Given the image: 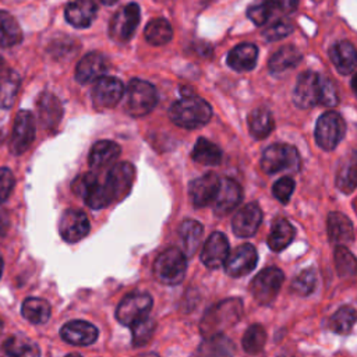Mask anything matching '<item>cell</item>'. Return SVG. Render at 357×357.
Wrapping results in <instances>:
<instances>
[{
  "label": "cell",
  "mask_w": 357,
  "mask_h": 357,
  "mask_svg": "<svg viewBox=\"0 0 357 357\" xmlns=\"http://www.w3.org/2000/svg\"><path fill=\"white\" fill-rule=\"evenodd\" d=\"M293 102L300 109H310L315 105L333 107L337 105V93L329 78L314 71H304L297 78Z\"/></svg>",
  "instance_id": "6da1fadb"
},
{
  "label": "cell",
  "mask_w": 357,
  "mask_h": 357,
  "mask_svg": "<svg viewBox=\"0 0 357 357\" xmlns=\"http://www.w3.org/2000/svg\"><path fill=\"white\" fill-rule=\"evenodd\" d=\"M169 117L178 127L195 130L204 127L211 120L212 109L202 98L184 96L170 106Z\"/></svg>",
  "instance_id": "7a4b0ae2"
},
{
  "label": "cell",
  "mask_w": 357,
  "mask_h": 357,
  "mask_svg": "<svg viewBox=\"0 0 357 357\" xmlns=\"http://www.w3.org/2000/svg\"><path fill=\"white\" fill-rule=\"evenodd\" d=\"M243 312V304L238 298L223 300L219 304H215L211 310L206 311L201 321V331L205 337L220 335L225 329L233 326Z\"/></svg>",
  "instance_id": "3957f363"
},
{
  "label": "cell",
  "mask_w": 357,
  "mask_h": 357,
  "mask_svg": "<svg viewBox=\"0 0 357 357\" xmlns=\"http://www.w3.org/2000/svg\"><path fill=\"white\" fill-rule=\"evenodd\" d=\"M185 258L187 257L180 248H166L153 262V276L163 284H178L185 275Z\"/></svg>",
  "instance_id": "277c9868"
},
{
  "label": "cell",
  "mask_w": 357,
  "mask_h": 357,
  "mask_svg": "<svg viewBox=\"0 0 357 357\" xmlns=\"http://www.w3.org/2000/svg\"><path fill=\"white\" fill-rule=\"evenodd\" d=\"M156 103L158 92L151 82L139 78H134L128 82V86L126 89V110L131 116H145L152 112Z\"/></svg>",
  "instance_id": "5b68a950"
},
{
  "label": "cell",
  "mask_w": 357,
  "mask_h": 357,
  "mask_svg": "<svg viewBox=\"0 0 357 357\" xmlns=\"http://www.w3.org/2000/svg\"><path fill=\"white\" fill-rule=\"evenodd\" d=\"M300 167L298 151L287 144H272L264 149L261 156V169L266 174L282 170L297 172Z\"/></svg>",
  "instance_id": "8992f818"
},
{
  "label": "cell",
  "mask_w": 357,
  "mask_h": 357,
  "mask_svg": "<svg viewBox=\"0 0 357 357\" xmlns=\"http://www.w3.org/2000/svg\"><path fill=\"white\" fill-rule=\"evenodd\" d=\"M346 132V123L336 112L324 113L315 124V141L325 149L332 151L343 139Z\"/></svg>",
  "instance_id": "52a82bcc"
},
{
  "label": "cell",
  "mask_w": 357,
  "mask_h": 357,
  "mask_svg": "<svg viewBox=\"0 0 357 357\" xmlns=\"http://www.w3.org/2000/svg\"><path fill=\"white\" fill-rule=\"evenodd\" d=\"M139 15L141 11L137 3H128L117 10L109 24L110 38L119 43L128 42L139 24Z\"/></svg>",
  "instance_id": "ba28073f"
},
{
  "label": "cell",
  "mask_w": 357,
  "mask_h": 357,
  "mask_svg": "<svg viewBox=\"0 0 357 357\" xmlns=\"http://www.w3.org/2000/svg\"><path fill=\"white\" fill-rule=\"evenodd\" d=\"M283 280V272L276 266H269L254 278L250 284V291L259 304H269L278 296Z\"/></svg>",
  "instance_id": "9c48e42d"
},
{
  "label": "cell",
  "mask_w": 357,
  "mask_h": 357,
  "mask_svg": "<svg viewBox=\"0 0 357 357\" xmlns=\"http://www.w3.org/2000/svg\"><path fill=\"white\" fill-rule=\"evenodd\" d=\"M134 177L135 169L130 162H120L110 167L103 183L110 195L112 202L121 201L128 195L134 183Z\"/></svg>",
  "instance_id": "30bf717a"
},
{
  "label": "cell",
  "mask_w": 357,
  "mask_h": 357,
  "mask_svg": "<svg viewBox=\"0 0 357 357\" xmlns=\"http://www.w3.org/2000/svg\"><path fill=\"white\" fill-rule=\"evenodd\" d=\"M152 308V297L146 293H131L126 296L117 310L116 318L124 326H131L137 321L148 317Z\"/></svg>",
  "instance_id": "8fae6325"
},
{
  "label": "cell",
  "mask_w": 357,
  "mask_h": 357,
  "mask_svg": "<svg viewBox=\"0 0 357 357\" xmlns=\"http://www.w3.org/2000/svg\"><path fill=\"white\" fill-rule=\"evenodd\" d=\"M35 139V120L31 112L20 110L14 119L10 138V152L13 155L24 153Z\"/></svg>",
  "instance_id": "7c38bea8"
},
{
  "label": "cell",
  "mask_w": 357,
  "mask_h": 357,
  "mask_svg": "<svg viewBox=\"0 0 357 357\" xmlns=\"http://www.w3.org/2000/svg\"><path fill=\"white\" fill-rule=\"evenodd\" d=\"M123 82L116 77H100L92 88V100L98 109L114 107L123 98Z\"/></svg>",
  "instance_id": "4fadbf2b"
},
{
  "label": "cell",
  "mask_w": 357,
  "mask_h": 357,
  "mask_svg": "<svg viewBox=\"0 0 357 357\" xmlns=\"http://www.w3.org/2000/svg\"><path fill=\"white\" fill-rule=\"evenodd\" d=\"M91 225L88 216L82 211L67 209L59 220V231L64 241L77 243L89 233Z\"/></svg>",
  "instance_id": "5bb4252c"
},
{
  "label": "cell",
  "mask_w": 357,
  "mask_h": 357,
  "mask_svg": "<svg viewBox=\"0 0 357 357\" xmlns=\"http://www.w3.org/2000/svg\"><path fill=\"white\" fill-rule=\"evenodd\" d=\"M258 254L254 245L243 244L233 250L225 261L226 273L231 278H240L248 275L257 265Z\"/></svg>",
  "instance_id": "9a60e30c"
},
{
  "label": "cell",
  "mask_w": 357,
  "mask_h": 357,
  "mask_svg": "<svg viewBox=\"0 0 357 357\" xmlns=\"http://www.w3.org/2000/svg\"><path fill=\"white\" fill-rule=\"evenodd\" d=\"M241 198L243 190L240 184L233 178H222L216 195L212 201L213 212L219 216H225L237 208V205L241 202Z\"/></svg>",
  "instance_id": "2e32d148"
},
{
  "label": "cell",
  "mask_w": 357,
  "mask_h": 357,
  "mask_svg": "<svg viewBox=\"0 0 357 357\" xmlns=\"http://www.w3.org/2000/svg\"><path fill=\"white\" fill-rule=\"evenodd\" d=\"M109 68L107 59L99 52L85 54L75 67V79L85 85L103 77Z\"/></svg>",
  "instance_id": "e0dca14e"
},
{
  "label": "cell",
  "mask_w": 357,
  "mask_h": 357,
  "mask_svg": "<svg viewBox=\"0 0 357 357\" xmlns=\"http://www.w3.org/2000/svg\"><path fill=\"white\" fill-rule=\"evenodd\" d=\"M219 183L220 178L215 173H206L199 178L192 180L188 187L191 204L195 208H204L208 204H212L219 188Z\"/></svg>",
  "instance_id": "ac0fdd59"
},
{
  "label": "cell",
  "mask_w": 357,
  "mask_h": 357,
  "mask_svg": "<svg viewBox=\"0 0 357 357\" xmlns=\"http://www.w3.org/2000/svg\"><path fill=\"white\" fill-rule=\"evenodd\" d=\"M229 255V241L220 231H213L204 244L201 261L205 266L215 269L225 264Z\"/></svg>",
  "instance_id": "d6986e66"
},
{
  "label": "cell",
  "mask_w": 357,
  "mask_h": 357,
  "mask_svg": "<svg viewBox=\"0 0 357 357\" xmlns=\"http://www.w3.org/2000/svg\"><path fill=\"white\" fill-rule=\"evenodd\" d=\"M98 328L86 321H70L60 329L64 342L74 346H89L98 339Z\"/></svg>",
  "instance_id": "ffe728a7"
},
{
  "label": "cell",
  "mask_w": 357,
  "mask_h": 357,
  "mask_svg": "<svg viewBox=\"0 0 357 357\" xmlns=\"http://www.w3.org/2000/svg\"><path fill=\"white\" fill-rule=\"evenodd\" d=\"M262 212L257 204H247L233 218L231 229L237 237H251L259 227Z\"/></svg>",
  "instance_id": "44dd1931"
},
{
  "label": "cell",
  "mask_w": 357,
  "mask_h": 357,
  "mask_svg": "<svg viewBox=\"0 0 357 357\" xmlns=\"http://www.w3.org/2000/svg\"><path fill=\"white\" fill-rule=\"evenodd\" d=\"M329 57L336 70L343 75L351 74L357 67V50L354 45L347 40H340L332 45Z\"/></svg>",
  "instance_id": "7402d4cb"
},
{
  "label": "cell",
  "mask_w": 357,
  "mask_h": 357,
  "mask_svg": "<svg viewBox=\"0 0 357 357\" xmlns=\"http://www.w3.org/2000/svg\"><path fill=\"white\" fill-rule=\"evenodd\" d=\"M96 4L92 0H73L67 4L64 15L75 28H88L96 17Z\"/></svg>",
  "instance_id": "603a6c76"
},
{
  "label": "cell",
  "mask_w": 357,
  "mask_h": 357,
  "mask_svg": "<svg viewBox=\"0 0 357 357\" xmlns=\"http://www.w3.org/2000/svg\"><path fill=\"white\" fill-rule=\"evenodd\" d=\"M38 116L43 128H54L63 116V106L60 100L53 93H42L38 100Z\"/></svg>",
  "instance_id": "cb8c5ba5"
},
{
  "label": "cell",
  "mask_w": 357,
  "mask_h": 357,
  "mask_svg": "<svg viewBox=\"0 0 357 357\" xmlns=\"http://www.w3.org/2000/svg\"><path fill=\"white\" fill-rule=\"evenodd\" d=\"M258 47L254 43H241L233 47L227 54V64L234 71H250L255 67Z\"/></svg>",
  "instance_id": "d4e9b609"
},
{
  "label": "cell",
  "mask_w": 357,
  "mask_h": 357,
  "mask_svg": "<svg viewBox=\"0 0 357 357\" xmlns=\"http://www.w3.org/2000/svg\"><path fill=\"white\" fill-rule=\"evenodd\" d=\"M328 236L335 244H349L354 238V230L350 219L340 212H331L328 215Z\"/></svg>",
  "instance_id": "484cf974"
},
{
  "label": "cell",
  "mask_w": 357,
  "mask_h": 357,
  "mask_svg": "<svg viewBox=\"0 0 357 357\" xmlns=\"http://www.w3.org/2000/svg\"><path fill=\"white\" fill-rule=\"evenodd\" d=\"M120 152L121 149L114 141H109V139L98 141L89 152V158H88L89 166L95 170L107 167L119 158Z\"/></svg>",
  "instance_id": "4316f807"
},
{
  "label": "cell",
  "mask_w": 357,
  "mask_h": 357,
  "mask_svg": "<svg viewBox=\"0 0 357 357\" xmlns=\"http://www.w3.org/2000/svg\"><path fill=\"white\" fill-rule=\"evenodd\" d=\"M202 233H204V227L197 220L187 219L180 225L178 238L181 243V251L187 258L192 257L198 250V245L202 238Z\"/></svg>",
  "instance_id": "83f0119b"
},
{
  "label": "cell",
  "mask_w": 357,
  "mask_h": 357,
  "mask_svg": "<svg viewBox=\"0 0 357 357\" xmlns=\"http://www.w3.org/2000/svg\"><path fill=\"white\" fill-rule=\"evenodd\" d=\"M301 57L303 56L296 46H291V45L283 46L271 56L268 61L269 71L273 74H279L289 68H293L301 61Z\"/></svg>",
  "instance_id": "f1b7e54d"
},
{
  "label": "cell",
  "mask_w": 357,
  "mask_h": 357,
  "mask_svg": "<svg viewBox=\"0 0 357 357\" xmlns=\"http://www.w3.org/2000/svg\"><path fill=\"white\" fill-rule=\"evenodd\" d=\"M294 227L287 219H276L271 227L268 236V245L273 251H282L286 248L294 238Z\"/></svg>",
  "instance_id": "f546056e"
},
{
  "label": "cell",
  "mask_w": 357,
  "mask_h": 357,
  "mask_svg": "<svg viewBox=\"0 0 357 357\" xmlns=\"http://www.w3.org/2000/svg\"><path fill=\"white\" fill-rule=\"evenodd\" d=\"M336 187L344 192L350 194L357 187V155H349L340 165L336 173Z\"/></svg>",
  "instance_id": "4dcf8cb0"
},
{
  "label": "cell",
  "mask_w": 357,
  "mask_h": 357,
  "mask_svg": "<svg viewBox=\"0 0 357 357\" xmlns=\"http://www.w3.org/2000/svg\"><path fill=\"white\" fill-rule=\"evenodd\" d=\"M273 127H275V123H273V117H272V113L269 112V109L261 106V107L254 109L248 114V128H250V132L255 138H258V139L266 138L271 134V131L273 130Z\"/></svg>",
  "instance_id": "1f68e13d"
},
{
  "label": "cell",
  "mask_w": 357,
  "mask_h": 357,
  "mask_svg": "<svg viewBox=\"0 0 357 357\" xmlns=\"http://www.w3.org/2000/svg\"><path fill=\"white\" fill-rule=\"evenodd\" d=\"M22 317L31 324H45L50 318V305L39 297H28L21 305Z\"/></svg>",
  "instance_id": "d6a6232c"
},
{
  "label": "cell",
  "mask_w": 357,
  "mask_h": 357,
  "mask_svg": "<svg viewBox=\"0 0 357 357\" xmlns=\"http://www.w3.org/2000/svg\"><path fill=\"white\" fill-rule=\"evenodd\" d=\"M22 40V31L17 20L7 11H0V46L11 47Z\"/></svg>",
  "instance_id": "836d02e7"
},
{
  "label": "cell",
  "mask_w": 357,
  "mask_h": 357,
  "mask_svg": "<svg viewBox=\"0 0 357 357\" xmlns=\"http://www.w3.org/2000/svg\"><path fill=\"white\" fill-rule=\"evenodd\" d=\"M144 35L149 45L162 46L170 42V39L173 38V29L169 21H166L165 18H153L146 24Z\"/></svg>",
  "instance_id": "e575fe53"
},
{
  "label": "cell",
  "mask_w": 357,
  "mask_h": 357,
  "mask_svg": "<svg viewBox=\"0 0 357 357\" xmlns=\"http://www.w3.org/2000/svg\"><path fill=\"white\" fill-rule=\"evenodd\" d=\"M192 159L205 166H216L222 160V151L218 145L201 137L194 145Z\"/></svg>",
  "instance_id": "d590c367"
},
{
  "label": "cell",
  "mask_w": 357,
  "mask_h": 357,
  "mask_svg": "<svg viewBox=\"0 0 357 357\" xmlns=\"http://www.w3.org/2000/svg\"><path fill=\"white\" fill-rule=\"evenodd\" d=\"M21 78L15 71L0 74V109H10L20 89Z\"/></svg>",
  "instance_id": "8d00e7d4"
},
{
  "label": "cell",
  "mask_w": 357,
  "mask_h": 357,
  "mask_svg": "<svg viewBox=\"0 0 357 357\" xmlns=\"http://www.w3.org/2000/svg\"><path fill=\"white\" fill-rule=\"evenodd\" d=\"M356 321H357V311L350 305H344V307H340L329 318L328 328L337 335H347L351 331Z\"/></svg>",
  "instance_id": "74e56055"
},
{
  "label": "cell",
  "mask_w": 357,
  "mask_h": 357,
  "mask_svg": "<svg viewBox=\"0 0 357 357\" xmlns=\"http://www.w3.org/2000/svg\"><path fill=\"white\" fill-rule=\"evenodd\" d=\"M335 266L340 278H354L357 275V259L342 244L335 248Z\"/></svg>",
  "instance_id": "f35d334b"
},
{
  "label": "cell",
  "mask_w": 357,
  "mask_h": 357,
  "mask_svg": "<svg viewBox=\"0 0 357 357\" xmlns=\"http://www.w3.org/2000/svg\"><path fill=\"white\" fill-rule=\"evenodd\" d=\"M266 342V332L259 324L251 325L243 336V349L248 354H258L262 351Z\"/></svg>",
  "instance_id": "ab89813d"
},
{
  "label": "cell",
  "mask_w": 357,
  "mask_h": 357,
  "mask_svg": "<svg viewBox=\"0 0 357 357\" xmlns=\"http://www.w3.org/2000/svg\"><path fill=\"white\" fill-rule=\"evenodd\" d=\"M4 351L8 356H17V357H22V356H39L40 350L38 349V346L32 342H29L25 337L21 336H13L8 337L4 343Z\"/></svg>",
  "instance_id": "60d3db41"
},
{
  "label": "cell",
  "mask_w": 357,
  "mask_h": 357,
  "mask_svg": "<svg viewBox=\"0 0 357 357\" xmlns=\"http://www.w3.org/2000/svg\"><path fill=\"white\" fill-rule=\"evenodd\" d=\"M155 326H156L155 321L149 317H145V318L137 321L135 324H132L130 326L132 331V340H131L132 346L134 347L145 346L151 340V337L155 332Z\"/></svg>",
  "instance_id": "b9f144b4"
},
{
  "label": "cell",
  "mask_w": 357,
  "mask_h": 357,
  "mask_svg": "<svg viewBox=\"0 0 357 357\" xmlns=\"http://www.w3.org/2000/svg\"><path fill=\"white\" fill-rule=\"evenodd\" d=\"M199 353L202 354H213V356H227L233 354V343L227 339H225L220 335H213L206 337L205 343L199 347Z\"/></svg>",
  "instance_id": "7bdbcfd3"
},
{
  "label": "cell",
  "mask_w": 357,
  "mask_h": 357,
  "mask_svg": "<svg viewBox=\"0 0 357 357\" xmlns=\"http://www.w3.org/2000/svg\"><path fill=\"white\" fill-rule=\"evenodd\" d=\"M99 183V177L95 173L86 172L74 178L71 183V190L77 197H81L84 201L95 191Z\"/></svg>",
  "instance_id": "ee69618b"
},
{
  "label": "cell",
  "mask_w": 357,
  "mask_h": 357,
  "mask_svg": "<svg viewBox=\"0 0 357 357\" xmlns=\"http://www.w3.org/2000/svg\"><path fill=\"white\" fill-rule=\"evenodd\" d=\"M273 10L275 4L272 0H261L248 8L247 15L255 25H264L269 20Z\"/></svg>",
  "instance_id": "f6af8a7d"
},
{
  "label": "cell",
  "mask_w": 357,
  "mask_h": 357,
  "mask_svg": "<svg viewBox=\"0 0 357 357\" xmlns=\"http://www.w3.org/2000/svg\"><path fill=\"white\" fill-rule=\"evenodd\" d=\"M315 273L314 271H303L298 273L293 282H291V291L298 296H307L310 294L315 287Z\"/></svg>",
  "instance_id": "bcb514c9"
},
{
  "label": "cell",
  "mask_w": 357,
  "mask_h": 357,
  "mask_svg": "<svg viewBox=\"0 0 357 357\" xmlns=\"http://www.w3.org/2000/svg\"><path fill=\"white\" fill-rule=\"evenodd\" d=\"M294 180L289 176L280 177L273 185H272V194L276 199H279L282 204H287L293 191H294Z\"/></svg>",
  "instance_id": "7dc6e473"
},
{
  "label": "cell",
  "mask_w": 357,
  "mask_h": 357,
  "mask_svg": "<svg viewBox=\"0 0 357 357\" xmlns=\"http://www.w3.org/2000/svg\"><path fill=\"white\" fill-rule=\"evenodd\" d=\"M293 32V25L287 21H278L275 24H272L269 28H266L264 31V38L268 42H273V40H279L286 38L287 35H290Z\"/></svg>",
  "instance_id": "c3c4849f"
},
{
  "label": "cell",
  "mask_w": 357,
  "mask_h": 357,
  "mask_svg": "<svg viewBox=\"0 0 357 357\" xmlns=\"http://www.w3.org/2000/svg\"><path fill=\"white\" fill-rule=\"evenodd\" d=\"M14 188V176L8 167H0V204H3Z\"/></svg>",
  "instance_id": "681fc988"
},
{
  "label": "cell",
  "mask_w": 357,
  "mask_h": 357,
  "mask_svg": "<svg viewBox=\"0 0 357 357\" xmlns=\"http://www.w3.org/2000/svg\"><path fill=\"white\" fill-rule=\"evenodd\" d=\"M275 4V8L280 10L284 14L293 13L297 6H298V0H272Z\"/></svg>",
  "instance_id": "f907efd6"
},
{
  "label": "cell",
  "mask_w": 357,
  "mask_h": 357,
  "mask_svg": "<svg viewBox=\"0 0 357 357\" xmlns=\"http://www.w3.org/2000/svg\"><path fill=\"white\" fill-rule=\"evenodd\" d=\"M351 88H353V91H354V93L357 95V73H356V75H354L353 79H351Z\"/></svg>",
  "instance_id": "816d5d0a"
},
{
  "label": "cell",
  "mask_w": 357,
  "mask_h": 357,
  "mask_svg": "<svg viewBox=\"0 0 357 357\" xmlns=\"http://www.w3.org/2000/svg\"><path fill=\"white\" fill-rule=\"evenodd\" d=\"M99 1H102L103 4H113V3H116L117 0H99Z\"/></svg>",
  "instance_id": "f5cc1de1"
},
{
  "label": "cell",
  "mask_w": 357,
  "mask_h": 357,
  "mask_svg": "<svg viewBox=\"0 0 357 357\" xmlns=\"http://www.w3.org/2000/svg\"><path fill=\"white\" fill-rule=\"evenodd\" d=\"M1 273H3V257L0 254V278H1Z\"/></svg>",
  "instance_id": "db71d44e"
},
{
  "label": "cell",
  "mask_w": 357,
  "mask_h": 357,
  "mask_svg": "<svg viewBox=\"0 0 357 357\" xmlns=\"http://www.w3.org/2000/svg\"><path fill=\"white\" fill-rule=\"evenodd\" d=\"M3 139H4V134H3V130L0 128V144L3 142Z\"/></svg>",
  "instance_id": "11a10c76"
},
{
  "label": "cell",
  "mask_w": 357,
  "mask_h": 357,
  "mask_svg": "<svg viewBox=\"0 0 357 357\" xmlns=\"http://www.w3.org/2000/svg\"><path fill=\"white\" fill-rule=\"evenodd\" d=\"M3 66H4V61H3V59L0 57V74H1V70H3Z\"/></svg>",
  "instance_id": "9f6ffc18"
}]
</instances>
